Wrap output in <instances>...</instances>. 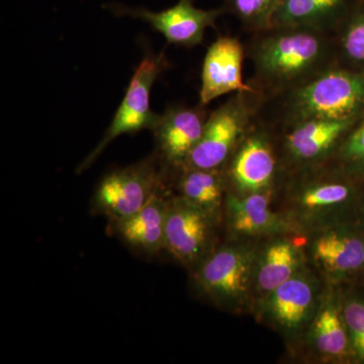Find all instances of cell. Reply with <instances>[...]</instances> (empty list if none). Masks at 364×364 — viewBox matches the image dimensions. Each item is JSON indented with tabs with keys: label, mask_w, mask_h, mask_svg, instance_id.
I'll return each instance as SVG.
<instances>
[{
	"label": "cell",
	"mask_w": 364,
	"mask_h": 364,
	"mask_svg": "<svg viewBox=\"0 0 364 364\" xmlns=\"http://www.w3.org/2000/svg\"><path fill=\"white\" fill-rule=\"evenodd\" d=\"M253 49L261 80L272 87L294 88L328 68L329 43L324 33L305 28H275Z\"/></svg>",
	"instance_id": "1"
},
{
	"label": "cell",
	"mask_w": 364,
	"mask_h": 364,
	"mask_svg": "<svg viewBox=\"0 0 364 364\" xmlns=\"http://www.w3.org/2000/svg\"><path fill=\"white\" fill-rule=\"evenodd\" d=\"M364 112V74L328 68L291 88L287 117L308 119H356Z\"/></svg>",
	"instance_id": "2"
},
{
	"label": "cell",
	"mask_w": 364,
	"mask_h": 364,
	"mask_svg": "<svg viewBox=\"0 0 364 364\" xmlns=\"http://www.w3.org/2000/svg\"><path fill=\"white\" fill-rule=\"evenodd\" d=\"M167 172L155 155L107 174L93 195V213L105 215L111 224L128 219L165 188Z\"/></svg>",
	"instance_id": "3"
},
{
	"label": "cell",
	"mask_w": 364,
	"mask_h": 364,
	"mask_svg": "<svg viewBox=\"0 0 364 364\" xmlns=\"http://www.w3.org/2000/svg\"><path fill=\"white\" fill-rule=\"evenodd\" d=\"M167 67L168 61L164 53L148 54L141 61L111 126L97 147L79 165L78 172L87 169L117 136L138 133L142 130L153 131L159 121L160 114H155L151 109V90Z\"/></svg>",
	"instance_id": "4"
},
{
	"label": "cell",
	"mask_w": 364,
	"mask_h": 364,
	"mask_svg": "<svg viewBox=\"0 0 364 364\" xmlns=\"http://www.w3.org/2000/svg\"><path fill=\"white\" fill-rule=\"evenodd\" d=\"M246 93H237L208 117L203 135L183 168L218 170L229 159L250 117Z\"/></svg>",
	"instance_id": "5"
},
{
	"label": "cell",
	"mask_w": 364,
	"mask_h": 364,
	"mask_svg": "<svg viewBox=\"0 0 364 364\" xmlns=\"http://www.w3.org/2000/svg\"><path fill=\"white\" fill-rule=\"evenodd\" d=\"M251 272L250 252L240 246H225L198 267L196 282L215 304L223 308H235L247 296Z\"/></svg>",
	"instance_id": "6"
},
{
	"label": "cell",
	"mask_w": 364,
	"mask_h": 364,
	"mask_svg": "<svg viewBox=\"0 0 364 364\" xmlns=\"http://www.w3.org/2000/svg\"><path fill=\"white\" fill-rule=\"evenodd\" d=\"M214 221L205 210L181 196L169 198L164 250L186 267H200L208 257Z\"/></svg>",
	"instance_id": "7"
},
{
	"label": "cell",
	"mask_w": 364,
	"mask_h": 364,
	"mask_svg": "<svg viewBox=\"0 0 364 364\" xmlns=\"http://www.w3.org/2000/svg\"><path fill=\"white\" fill-rule=\"evenodd\" d=\"M112 13L119 16L140 18L161 33L170 44L181 47H195L202 44L205 30L214 28L215 21L221 16L223 9H198L193 0H179L176 6L165 11H150L144 7H129L122 4H109Z\"/></svg>",
	"instance_id": "8"
},
{
	"label": "cell",
	"mask_w": 364,
	"mask_h": 364,
	"mask_svg": "<svg viewBox=\"0 0 364 364\" xmlns=\"http://www.w3.org/2000/svg\"><path fill=\"white\" fill-rule=\"evenodd\" d=\"M202 107H169L160 114L155 128L156 156L165 169H182L205 129L207 116Z\"/></svg>",
	"instance_id": "9"
},
{
	"label": "cell",
	"mask_w": 364,
	"mask_h": 364,
	"mask_svg": "<svg viewBox=\"0 0 364 364\" xmlns=\"http://www.w3.org/2000/svg\"><path fill=\"white\" fill-rule=\"evenodd\" d=\"M244 49L236 38L220 37L208 48L202 70L200 105H207L229 92L253 93L243 81Z\"/></svg>",
	"instance_id": "10"
},
{
	"label": "cell",
	"mask_w": 364,
	"mask_h": 364,
	"mask_svg": "<svg viewBox=\"0 0 364 364\" xmlns=\"http://www.w3.org/2000/svg\"><path fill=\"white\" fill-rule=\"evenodd\" d=\"M168 200L162 188L135 215L111 224L114 231L134 250L147 255L159 253L165 248Z\"/></svg>",
	"instance_id": "11"
},
{
	"label": "cell",
	"mask_w": 364,
	"mask_h": 364,
	"mask_svg": "<svg viewBox=\"0 0 364 364\" xmlns=\"http://www.w3.org/2000/svg\"><path fill=\"white\" fill-rule=\"evenodd\" d=\"M275 166L272 147L264 136L257 134L242 143L230 167L229 176L241 195L263 193L273 181Z\"/></svg>",
	"instance_id": "12"
},
{
	"label": "cell",
	"mask_w": 364,
	"mask_h": 364,
	"mask_svg": "<svg viewBox=\"0 0 364 364\" xmlns=\"http://www.w3.org/2000/svg\"><path fill=\"white\" fill-rule=\"evenodd\" d=\"M356 119H308L294 124L286 138L287 149L298 161L324 156Z\"/></svg>",
	"instance_id": "13"
},
{
	"label": "cell",
	"mask_w": 364,
	"mask_h": 364,
	"mask_svg": "<svg viewBox=\"0 0 364 364\" xmlns=\"http://www.w3.org/2000/svg\"><path fill=\"white\" fill-rule=\"evenodd\" d=\"M316 291L306 277L296 274L269 294V315L280 327L296 331L312 313Z\"/></svg>",
	"instance_id": "14"
},
{
	"label": "cell",
	"mask_w": 364,
	"mask_h": 364,
	"mask_svg": "<svg viewBox=\"0 0 364 364\" xmlns=\"http://www.w3.org/2000/svg\"><path fill=\"white\" fill-rule=\"evenodd\" d=\"M314 257L325 272L346 275L364 267V240L344 231H329L314 242Z\"/></svg>",
	"instance_id": "15"
},
{
	"label": "cell",
	"mask_w": 364,
	"mask_h": 364,
	"mask_svg": "<svg viewBox=\"0 0 364 364\" xmlns=\"http://www.w3.org/2000/svg\"><path fill=\"white\" fill-rule=\"evenodd\" d=\"M346 0H282L273 28H305L323 33L343 11Z\"/></svg>",
	"instance_id": "16"
},
{
	"label": "cell",
	"mask_w": 364,
	"mask_h": 364,
	"mask_svg": "<svg viewBox=\"0 0 364 364\" xmlns=\"http://www.w3.org/2000/svg\"><path fill=\"white\" fill-rule=\"evenodd\" d=\"M227 210L230 225L238 234L272 233L284 225L279 217L270 210L268 198L264 193H251L243 198L229 196Z\"/></svg>",
	"instance_id": "17"
},
{
	"label": "cell",
	"mask_w": 364,
	"mask_h": 364,
	"mask_svg": "<svg viewBox=\"0 0 364 364\" xmlns=\"http://www.w3.org/2000/svg\"><path fill=\"white\" fill-rule=\"evenodd\" d=\"M177 188L181 198L210 217H217L223 202V181L218 170L181 169Z\"/></svg>",
	"instance_id": "18"
},
{
	"label": "cell",
	"mask_w": 364,
	"mask_h": 364,
	"mask_svg": "<svg viewBox=\"0 0 364 364\" xmlns=\"http://www.w3.org/2000/svg\"><path fill=\"white\" fill-rule=\"evenodd\" d=\"M257 270L258 287L269 294L280 284L296 274L299 257L296 246L289 241L279 240L268 246Z\"/></svg>",
	"instance_id": "19"
},
{
	"label": "cell",
	"mask_w": 364,
	"mask_h": 364,
	"mask_svg": "<svg viewBox=\"0 0 364 364\" xmlns=\"http://www.w3.org/2000/svg\"><path fill=\"white\" fill-rule=\"evenodd\" d=\"M313 338L318 350L325 355L340 358L348 351L350 338L343 314L331 301L325 304L315 318Z\"/></svg>",
	"instance_id": "20"
},
{
	"label": "cell",
	"mask_w": 364,
	"mask_h": 364,
	"mask_svg": "<svg viewBox=\"0 0 364 364\" xmlns=\"http://www.w3.org/2000/svg\"><path fill=\"white\" fill-rule=\"evenodd\" d=\"M350 196L351 188L343 182H314L299 191L298 205L305 214L321 215L343 205Z\"/></svg>",
	"instance_id": "21"
},
{
	"label": "cell",
	"mask_w": 364,
	"mask_h": 364,
	"mask_svg": "<svg viewBox=\"0 0 364 364\" xmlns=\"http://www.w3.org/2000/svg\"><path fill=\"white\" fill-rule=\"evenodd\" d=\"M282 0H225L226 9L248 28L267 31L273 28V21Z\"/></svg>",
	"instance_id": "22"
},
{
	"label": "cell",
	"mask_w": 364,
	"mask_h": 364,
	"mask_svg": "<svg viewBox=\"0 0 364 364\" xmlns=\"http://www.w3.org/2000/svg\"><path fill=\"white\" fill-rule=\"evenodd\" d=\"M340 47L348 61L364 65V14L356 16L345 26Z\"/></svg>",
	"instance_id": "23"
},
{
	"label": "cell",
	"mask_w": 364,
	"mask_h": 364,
	"mask_svg": "<svg viewBox=\"0 0 364 364\" xmlns=\"http://www.w3.org/2000/svg\"><path fill=\"white\" fill-rule=\"evenodd\" d=\"M342 314L352 346L359 358L364 359V303L351 299L344 306Z\"/></svg>",
	"instance_id": "24"
},
{
	"label": "cell",
	"mask_w": 364,
	"mask_h": 364,
	"mask_svg": "<svg viewBox=\"0 0 364 364\" xmlns=\"http://www.w3.org/2000/svg\"><path fill=\"white\" fill-rule=\"evenodd\" d=\"M341 157L353 166L364 167V124L354 131L342 146Z\"/></svg>",
	"instance_id": "25"
},
{
	"label": "cell",
	"mask_w": 364,
	"mask_h": 364,
	"mask_svg": "<svg viewBox=\"0 0 364 364\" xmlns=\"http://www.w3.org/2000/svg\"><path fill=\"white\" fill-rule=\"evenodd\" d=\"M363 215H364V210H363Z\"/></svg>",
	"instance_id": "26"
}]
</instances>
